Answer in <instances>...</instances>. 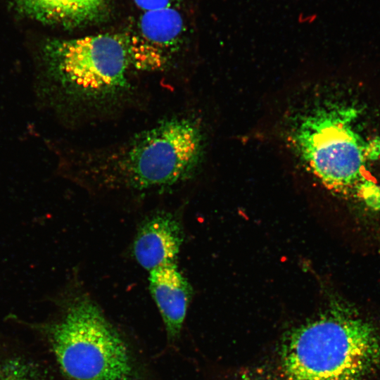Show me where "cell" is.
<instances>
[{"label": "cell", "mask_w": 380, "mask_h": 380, "mask_svg": "<svg viewBox=\"0 0 380 380\" xmlns=\"http://www.w3.org/2000/svg\"><path fill=\"white\" fill-rule=\"evenodd\" d=\"M202 138L191 118L163 120L121 143L84 155L82 182L91 193L129 203L170 194L194 175Z\"/></svg>", "instance_id": "6da1fadb"}, {"label": "cell", "mask_w": 380, "mask_h": 380, "mask_svg": "<svg viewBox=\"0 0 380 380\" xmlns=\"http://www.w3.org/2000/svg\"><path fill=\"white\" fill-rule=\"evenodd\" d=\"M286 380H364L380 365V334L346 307L294 330L281 355Z\"/></svg>", "instance_id": "7a4b0ae2"}, {"label": "cell", "mask_w": 380, "mask_h": 380, "mask_svg": "<svg viewBox=\"0 0 380 380\" xmlns=\"http://www.w3.org/2000/svg\"><path fill=\"white\" fill-rule=\"evenodd\" d=\"M39 65L50 94L75 107L113 103L130 86L132 65L125 36L120 34L49 40L42 49Z\"/></svg>", "instance_id": "3957f363"}, {"label": "cell", "mask_w": 380, "mask_h": 380, "mask_svg": "<svg viewBox=\"0 0 380 380\" xmlns=\"http://www.w3.org/2000/svg\"><path fill=\"white\" fill-rule=\"evenodd\" d=\"M46 333L63 373L72 380H144L128 343L84 292H72Z\"/></svg>", "instance_id": "277c9868"}, {"label": "cell", "mask_w": 380, "mask_h": 380, "mask_svg": "<svg viewBox=\"0 0 380 380\" xmlns=\"http://www.w3.org/2000/svg\"><path fill=\"white\" fill-rule=\"evenodd\" d=\"M348 110L317 106L294 121L290 140L305 165L327 189L380 210V186L366 170L369 143L351 125Z\"/></svg>", "instance_id": "5b68a950"}, {"label": "cell", "mask_w": 380, "mask_h": 380, "mask_svg": "<svg viewBox=\"0 0 380 380\" xmlns=\"http://www.w3.org/2000/svg\"><path fill=\"white\" fill-rule=\"evenodd\" d=\"M180 220L169 211H158L146 217L135 235L132 253L139 265L148 272L177 262L183 242Z\"/></svg>", "instance_id": "8992f818"}, {"label": "cell", "mask_w": 380, "mask_h": 380, "mask_svg": "<svg viewBox=\"0 0 380 380\" xmlns=\"http://www.w3.org/2000/svg\"><path fill=\"white\" fill-rule=\"evenodd\" d=\"M148 273L151 297L163 319L167 341L174 344L180 337L192 296L191 286L177 262L160 266Z\"/></svg>", "instance_id": "52a82bcc"}, {"label": "cell", "mask_w": 380, "mask_h": 380, "mask_svg": "<svg viewBox=\"0 0 380 380\" xmlns=\"http://www.w3.org/2000/svg\"><path fill=\"white\" fill-rule=\"evenodd\" d=\"M21 13L39 22L65 27L91 23L106 14L107 0H13Z\"/></svg>", "instance_id": "ba28073f"}, {"label": "cell", "mask_w": 380, "mask_h": 380, "mask_svg": "<svg viewBox=\"0 0 380 380\" xmlns=\"http://www.w3.org/2000/svg\"><path fill=\"white\" fill-rule=\"evenodd\" d=\"M0 380H46L35 364L20 357L7 360L0 364Z\"/></svg>", "instance_id": "9c48e42d"}, {"label": "cell", "mask_w": 380, "mask_h": 380, "mask_svg": "<svg viewBox=\"0 0 380 380\" xmlns=\"http://www.w3.org/2000/svg\"><path fill=\"white\" fill-rule=\"evenodd\" d=\"M143 12L171 6L174 0H133Z\"/></svg>", "instance_id": "30bf717a"}]
</instances>
